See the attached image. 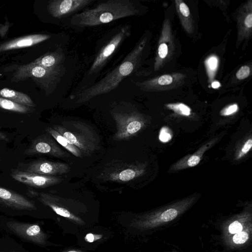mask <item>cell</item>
Returning <instances> with one entry per match:
<instances>
[{
	"instance_id": "obj_1",
	"label": "cell",
	"mask_w": 252,
	"mask_h": 252,
	"mask_svg": "<svg viewBox=\"0 0 252 252\" xmlns=\"http://www.w3.org/2000/svg\"><path fill=\"white\" fill-rule=\"evenodd\" d=\"M147 42L146 37L141 38L120 64L97 83L80 90L76 94V103L86 102L116 88L139 66Z\"/></svg>"
},
{
	"instance_id": "obj_2",
	"label": "cell",
	"mask_w": 252,
	"mask_h": 252,
	"mask_svg": "<svg viewBox=\"0 0 252 252\" xmlns=\"http://www.w3.org/2000/svg\"><path fill=\"white\" fill-rule=\"evenodd\" d=\"M140 11L132 0H108L72 16L70 23L79 28L109 23L127 17L139 15Z\"/></svg>"
},
{
	"instance_id": "obj_3",
	"label": "cell",
	"mask_w": 252,
	"mask_h": 252,
	"mask_svg": "<svg viewBox=\"0 0 252 252\" xmlns=\"http://www.w3.org/2000/svg\"><path fill=\"white\" fill-rule=\"evenodd\" d=\"M71 144L77 147L83 156H88L99 147L100 139L89 125L80 121H65L52 127Z\"/></svg>"
},
{
	"instance_id": "obj_4",
	"label": "cell",
	"mask_w": 252,
	"mask_h": 252,
	"mask_svg": "<svg viewBox=\"0 0 252 252\" xmlns=\"http://www.w3.org/2000/svg\"><path fill=\"white\" fill-rule=\"evenodd\" d=\"M199 194H195L141 216L133 223L141 230L155 228L165 224L187 211L195 201Z\"/></svg>"
},
{
	"instance_id": "obj_5",
	"label": "cell",
	"mask_w": 252,
	"mask_h": 252,
	"mask_svg": "<svg viewBox=\"0 0 252 252\" xmlns=\"http://www.w3.org/2000/svg\"><path fill=\"white\" fill-rule=\"evenodd\" d=\"M0 229L26 243L45 247L54 245L48 241L49 235L35 223L23 222L12 217L0 216Z\"/></svg>"
},
{
	"instance_id": "obj_6",
	"label": "cell",
	"mask_w": 252,
	"mask_h": 252,
	"mask_svg": "<svg viewBox=\"0 0 252 252\" xmlns=\"http://www.w3.org/2000/svg\"><path fill=\"white\" fill-rule=\"evenodd\" d=\"M63 66L53 68H47L31 63L19 66L11 78L12 82H18L31 78L38 85L50 93V89L55 87L57 83L64 74Z\"/></svg>"
},
{
	"instance_id": "obj_7",
	"label": "cell",
	"mask_w": 252,
	"mask_h": 252,
	"mask_svg": "<svg viewBox=\"0 0 252 252\" xmlns=\"http://www.w3.org/2000/svg\"><path fill=\"white\" fill-rule=\"evenodd\" d=\"M0 203L5 208L9 216H28L38 219L44 218L35 201L1 187Z\"/></svg>"
},
{
	"instance_id": "obj_8",
	"label": "cell",
	"mask_w": 252,
	"mask_h": 252,
	"mask_svg": "<svg viewBox=\"0 0 252 252\" xmlns=\"http://www.w3.org/2000/svg\"><path fill=\"white\" fill-rule=\"evenodd\" d=\"M116 123L117 130L113 139L122 141L130 139L144 126L142 116L136 111L111 112Z\"/></svg>"
},
{
	"instance_id": "obj_9",
	"label": "cell",
	"mask_w": 252,
	"mask_h": 252,
	"mask_svg": "<svg viewBox=\"0 0 252 252\" xmlns=\"http://www.w3.org/2000/svg\"><path fill=\"white\" fill-rule=\"evenodd\" d=\"M130 32L129 24L121 27L97 54L89 70L88 75H94L100 71L125 40L129 36Z\"/></svg>"
},
{
	"instance_id": "obj_10",
	"label": "cell",
	"mask_w": 252,
	"mask_h": 252,
	"mask_svg": "<svg viewBox=\"0 0 252 252\" xmlns=\"http://www.w3.org/2000/svg\"><path fill=\"white\" fill-rule=\"evenodd\" d=\"M144 171V165L126 163L117 161L112 162L101 174L104 180L117 183H126L142 175Z\"/></svg>"
},
{
	"instance_id": "obj_11",
	"label": "cell",
	"mask_w": 252,
	"mask_h": 252,
	"mask_svg": "<svg viewBox=\"0 0 252 252\" xmlns=\"http://www.w3.org/2000/svg\"><path fill=\"white\" fill-rule=\"evenodd\" d=\"M24 153L28 156L45 155L57 158L70 156L69 154L63 151L55 139L47 132L34 139Z\"/></svg>"
},
{
	"instance_id": "obj_12",
	"label": "cell",
	"mask_w": 252,
	"mask_h": 252,
	"mask_svg": "<svg viewBox=\"0 0 252 252\" xmlns=\"http://www.w3.org/2000/svg\"><path fill=\"white\" fill-rule=\"evenodd\" d=\"M174 50V42L171 25L168 19H165L158 42L154 63L155 71L159 69L169 60L173 53Z\"/></svg>"
},
{
	"instance_id": "obj_13",
	"label": "cell",
	"mask_w": 252,
	"mask_h": 252,
	"mask_svg": "<svg viewBox=\"0 0 252 252\" xmlns=\"http://www.w3.org/2000/svg\"><path fill=\"white\" fill-rule=\"evenodd\" d=\"M185 74L174 73L164 74L142 82L137 83L140 90L144 91H158L173 89L179 85L185 78Z\"/></svg>"
},
{
	"instance_id": "obj_14",
	"label": "cell",
	"mask_w": 252,
	"mask_h": 252,
	"mask_svg": "<svg viewBox=\"0 0 252 252\" xmlns=\"http://www.w3.org/2000/svg\"><path fill=\"white\" fill-rule=\"evenodd\" d=\"M94 0H53L47 9L54 17L61 18L77 12L93 3Z\"/></svg>"
},
{
	"instance_id": "obj_15",
	"label": "cell",
	"mask_w": 252,
	"mask_h": 252,
	"mask_svg": "<svg viewBox=\"0 0 252 252\" xmlns=\"http://www.w3.org/2000/svg\"><path fill=\"white\" fill-rule=\"evenodd\" d=\"M15 180L35 188H45L60 183L63 179L54 176H45L25 171L15 170L11 173Z\"/></svg>"
},
{
	"instance_id": "obj_16",
	"label": "cell",
	"mask_w": 252,
	"mask_h": 252,
	"mask_svg": "<svg viewBox=\"0 0 252 252\" xmlns=\"http://www.w3.org/2000/svg\"><path fill=\"white\" fill-rule=\"evenodd\" d=\"M70 170L69 165L66 163L41 159L30 163L25 171L45 176H56L68 173Z\"/></svg>"
},
{
	"instance_id": "obj_17",
	"label": "cell",
	"mask_w": 252,
	"mask_h": 252,
	"mask_svg": "<svg viewBox=\"0 0 252 252\" xmlns=\"http://www.w3.org/2000/svg\"><path fill=\"white\" fill-rule=\"evenodd\" d=\"M238 39L249 38L252 31V1H247L240 9L237 18Z\"/></svg>"
},
{
	"instance_id": "obj_18",
	"label": "cell",
	"mask_w": 252,
	"mask_h": 252,
	"mask_svg": "<svg viewBox=\"0 0 252 252\" xmlns=\"http://www.w3.org/2000/svg\"><path fill=\"white\" fill-rule=\"evenodd\" d=\"M45 34H34L17 38L0 44V52L30 47L50 38Z\"/></svg>"
},
{
	"instance_id": "obj_19",
	"label": "cell",
	"mask_w": 252,
	"mask_h": 252,
	"mask_svg": "<svg viewBox=\"0 0 252 252\" xmlns=\"http://www.w3.org/2000/svg\"><path fill=\"white\" fill-rule=\"evenodd\" d=\"M65 60V55L62 49L48 53L31 63L47 68H53L62 66Z\"/></svg>"
},
{
	"instance_id": "obj_20",
	"label": "cell",
	"mask_w": 252,
	"mask_h": 252,
	"mask_svg": "<svg viewBox=\"0 0 252 252\" xmlns=\"http://www.w3.org/2000/svg\"><path fill=\"white\" fill-rule=\"evenodd\" d=\"M177 13L181 25L185 31L189 34L194 32V25L189 6L182 0L175 1Z\"/></svg>"
},
{
	"instance_id": "obj_21",
	"label": "cell",
	"mask_w": 252,
	"mask_h": 252,
	"mask_svg": "<svg viewBox=\"0 0 252 252\" xmlns=\"http://www.w3.org/2000/svg\"><path fill=\"white\" fill-rule=\"evenodd\" d=\"M0 97L29 107H32L35 106L32 99L28 94L8 88H3L0 90Z\"/></svg>"
},
{
	"instance_id": "obj_22",
	"label": "cell",
	"mask_w": 252,
	"mask_h": 252,
	"mask_svg": "<svg viewBox=\"0 0 252 252\" xmlns=\"http://www.w3.org/2000/svg\"><path fill=\"white\" fill-rule=\"evenodd\" d=\"M46 131L55 139L57 143L72 155L77 157H83V155L81 151L77 147L69 143L66 138L58 133L52 127L46 128Z\"/></svg>"
},
{
	"instance_id": "obj_23",
	"label": "cell",
	"mask_w": 252,
	"mask_h": 252,
	"mask_svg": "<svg viewBox=\"0 0 252 252\" xmlns=\"http://www.w3.org/2000/svg\"><path fill=\"white\" fill-rule=\"evenodd\" d=\"M0 252H31L8 235L0 237Z\"/></svg>"
},
{
	"instance_id": "obj_24",
	"label": "cell",
	"mask_w": 252,
	"mask_h": 252,
	"mask_svg": "<svg viewBox=\"0 0 252 252\" xmlns=\"http://www.w3.org/2000/svg\"><path fill=\"white\" fill-rule=\"evenodd\" d=\"M0 108L20 113H28L32 111L31 107L18 104L1 97H0Z\"/></svg>"
},
{
	"instance_id": "obj_25",
	"label": "cell",
	"mask_w": 252,
	"mask_h": 252,
	"mask_svg": "<svg viewBox=\"0 0 252 252\" xmlns=\"http://www.w3.org/2000/svg\"><path fill=\"white\" fill-rule=\"evenodd\" d=\"M166 106L168 109L181 115L187 116L190 114V108L183 103H169L166 104Z\"/></svg>"
},
{
	"instance_id": "obj_26",
	"label": "cell",
	"mask_w": 252,
	"mask_h": 252,
	"mask_svg": "<svg viewBox=\"0 0 252 252\" xmlns=\"http://www.w3.org/2000/svg\"><path fill=\"white\" fill-rule=\"evenodd\" d=\"M208 144L204 145L198 152L188 158L187 161L188 166L193 167L199 163L203 153L208 148Z\"/></svg>"
},
{
	"instance_id": "obj_27",
	"label": "cell",
	"mask_w": 252,
	"mask_h": 252,
	"mask_svg": "<svg viewBox=\"0 0 252 252\" xmlns=\"http://www.w3.org/2000/svg\"><path fill=\"white\" fill-rule=\"evenodd\" d=\"M249 233L248 230L234 234L232 237L233 242L237 245L243 244L246 243L249 238Z\"/></svg>"
},
{
	"instance_id": "obj_28",
	"label": "cell",
	"mask_w": 252,
	"mask_h": 252,
	"mask_svg": "<svg viewBox=\"0 0 252 252\" xmlns=\"http://www.w3.org/2000/svg\"><path fill=\"white\" fill-rule=\"evenodd\" d=\"M244 226L239 220H235L228 226V231L231 234H235L244 230Z\"/></svg>"
},
{
	"instance_id": "obj_29",
	"label": "cell",
	"mask_w": 252,
	"mask_h": 252,
	"mask_svg": "<svg viewBox=\"0 0 252 252\" xmlns=\"http://www.w3.org/2000/svg\"><path fill=\"white\" fill-rule=\"evenodd\" d=\"M251 70L249 66L245 65L241 66L236 73V77L239 80H243L251 74Z\"/></svg>"
},
{
	"instance_id": "obj_30",
	"label": "cell",
	"mask_w": 252,
	"mask_h": 252,
	"mask_svg": "<svg viewBox=\"0 0 252 252\" xmlns=\"http://www.w3.org/2000/svg\"><path fill=\"white\" fill-rule=\"evenodd\" d=\"M218 59L215 56L210 57L206 61L208 70L210 72L214 71L217 68Z\"/></svg>"
},
{
	"instance_id": "obj_31",
	"label": "cell",
	"mask_w": 252,
	"mask_h": 252,
	"mask_svg": "<svg viewBox=\"0 0 252 252\" xmlns=\"http://www.w3.org/2000/svg\"><path fill=\"white\" fill-rule=\"evenodd\" d=\"M238 109V106L237 104L234 103L233 104L229 105L227 107L223 108L220 111V115L222 116H228L232 114L235 113L237 111Z\"/></svg>"
},
{
	"instance_id": "obj_32",
	"label": "cell",
	"mask_w": 252,
	"mask_h": 252,
	"mask_svg": "<svg viewBox=\"0 0 252 252\" xmlns=\"http://www.w3.org/2000/svg\"><path fill=\"white\" fill-rule=\"evenodd\" d=\"M172 137L169 129L166 127H162L160 131L159 139L163 142H166L170 140Z\"/></svg>"
},
{
	"instance_id": "obj_33",
	"label": "cell",
	"mask_w": 252,
	"mask_h": 252,
	"mask_svg": "<svg viewBox=\"0 0 252 252\" xmlns=\"http://www.w3.org/2000/svg\"><path fill=\"white\" fill-rule=\"evenodd\" d=\"M252 146V140L251 138L248 139L244 144L242 147L241 153L239 156V158L241 157L242 156L244 155L247 154L250 150L251 149Z\"/></svg>"
},
{
	"instance_id": "obj_34",
	"label": "cell",
	"mask_w": 252,
	"mask_h": 252,
	"mask_svg": "<svg viewBox=\"0 0 252 252\" xmlns=\"http://www.w3.org/2000/svg\"><path fill=\"white\" fill-rule=\"evenodd\" d=\"M102 237V235L95 234L92 233H88L85 237V240L89 243H93L100 240Z\"/></svg>"
},
{
	"instance_id": "obj_35",
	"label": "cell",
	"mask_w": 252,
	"mask_h": 252,
	"mask_svg": "<svg viewBox=\"0 0 252 252\" xmlns=\"http://www.w3.org/2000/svg\"><path fill=\"white\" fill-rule=\"evenodd\" d=\"M0 140H7L6 135L1 131H0Z\"/></svg>"
},
{
	"instance_id": "obj_36",
	"label": "cell",
	"mask_w": 252,
	"mask_h": 252,
	"mask_svg": "<svg viewBox=\"0 0 252 252\" xmlns=\"http://www.w3.org/2000/svg\"><path fill=\"white\" fill-rule=\"evenodd\" d=\"M220 85V83L218 81H214L212 83V87L214 89L218 88Z\"/></svg>"
},
{
	"instance_id": "obj_37",
	"label": "cell",
	"mask_w": 252,
	"mask_h": 252,
	"mask_svg": "<svg viewBox=\"0 0 252 252\" xmlns=\"http://www.w3.org/2000/svg\"><path fill=\"white\" fill-rule=\"evenodd\" d=\"M0 211L3 212L7 215V212L5 208L0 203Z\"/></svg>"
},
{
	"instance_id": "obj_38",
	"label": "cell",
	"mask_w": 252,
	"mask_h": 252,
	"mask_svg": "<svg viewBox=\"0 0 252 252\" xmlns=\"http://www.w3.org/2000/svg\"><path fill=\"white\" fill-rule=\"evenodd\" d=\"M64 252H83L82 251L77 250H71Z\"/></svg>"
}]
</instances>
